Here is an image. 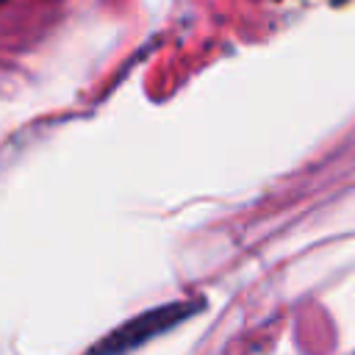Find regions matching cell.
Segmentation results:
<instances>
[{
	"mask_svg": "<svg viewBox=\"0 0 355 355\" xmlns=\"http://www.w3.org/2000/svg\"><path fill=\"white\" fill-rule=\"evenodd\" d=\"M191 313H197V305L189 302V300L150 308V311H144V313L128 319L125 324L114 327L100 344H94V347L89 349V355H122V352H130V349L141 347L144 341L155 338L158 333L172 330L175 324H180V322L189 319Z\"/></svg>",
	"mask_w": 355,
	"mask_h": 355,
	"instance_id": "1",
	"label": "cell"
},
{
	"mask_svg": "<svg viewBox=\"0 0 355 355\" xmlns=\"http://www.w3.org/2000/svg\"><path fill=\"white\" fill-rule=\"evenodd\" d=\"M3 3H6V0H0V6H3Z\"/></svg>",
	"mask_w": 355,
	"mask_h": 355,
	"instance_id": "2",
	"label": "cell"
}]
</instances>
